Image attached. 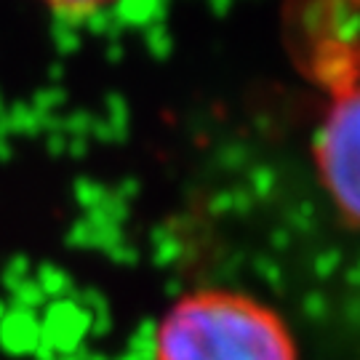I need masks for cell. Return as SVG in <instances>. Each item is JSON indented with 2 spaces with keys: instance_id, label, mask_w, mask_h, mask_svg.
Instances as JSON below:
<instances>
[{
  "instance_id": "6da1fadb",
  "label": "cell",
  "mask_w": 360,
  "mask_h": 360,
  "mask_svg": "<svg viewBox=\"0 0 360 360\" xmlns=\"http://www.w3.org/2000/svg\"><path fill=\"white\" fill-rule=\"evenodd\" d=\"M153 360H299L285 321L254 296L200 288L158 323Z\"/></svg>"
},
{
  "instance_id": "7a4b0ae2",
  "label": "cell",
  "mask_w": 360,
  "mask_h": 360,
  "mask_svg": "<svg viewBox=\"0 0 360 360\" xmlns=\"http://www.w3.org/2000/svg\"><path fill=\"white\" fill-rule=\"evenodd\" d=\"M309 72L326 94L315 166L336 211L360 227V30L323 35Z\"/></svg>"
},
{
  "instance_id": "3957f363",
  "label": "cell",
  "mask_w": 360,
  "mask_h": 360,
  "mask_svg": "<svg viewBox=\"0 0 360 360\" xmlns=\"http://www.w3.org/2000/svg\"><path fill=\"white\" fill-rule=\"evenodd\" d=\"M43 3L46 8H51L53 13H59V16H89V13L99 11L104 6H110V3H115V0H38Z\"/></svg>"
}]
</instances>
